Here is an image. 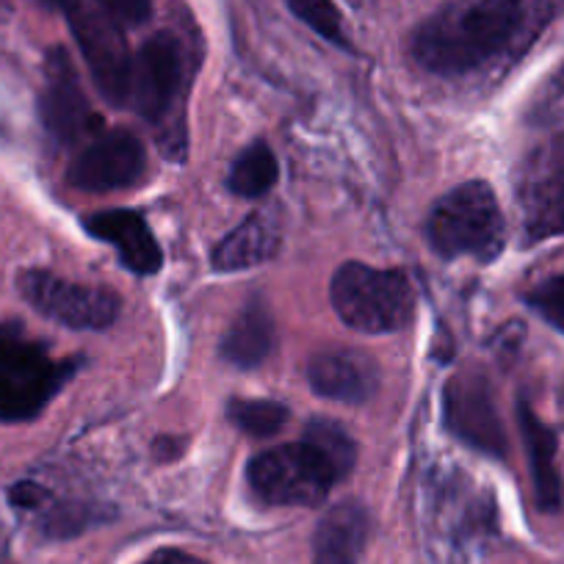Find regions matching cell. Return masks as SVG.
Listing matches in <instances>:
<instances>
[{"label": "cell", "instance_id": "11", "mask_svg": "<svg viewBox=\"0 0 564 564\" xmlns=\"http://www.w3.org/2000/svg\"><path fill=\"white\" fill-rule=\"evenodd\" d=\"M148 150L130 130H102L69 161L67 181L80 192L106 194L130 188L144 177Z\"/></svg>", "mask_w": 564, "mask_h": 564}, {"label": "cell", "instance_id": "15", "mask_svg": "<svg viewBox=\"0 0 564 564\" xmlns=\"http://www.w3.org/2000/svg\"><path fill=\"white\" fill-rule=\"evenodd\" d=\"M518 423L523 432L525 454H529L531 479H534V496L542 512H556L564 503V479L556 465L558 441L556 432L536 417L529 401H518Z\"/></svg>", "mask_w": 564, "mask_h": 564}, {"label": "cell", "instance_id": "2", "mask_svg": "<svg viewBox=\"0 0 564 564\" xmlns=\"http://www.w3.org/2000/svg\"><path fill=\"white\" fill-rule=\"evenodd\" d=\"M199 64V36L188 20L159 29L133 56L128 102L150 122L166 159L186 153V100Z\"/></svg>", "mask_w": 564, "mask_h": 564}, {"label": "cell", "instance_id": "13", "mask_svg": "<svg viewBox=\"0 0 564 564\" xmlns=\"http://www.w3.org/2000/svg\"><path fill=\"white\" fill-rule=\"evenodd\" d=\"M307 382L322 399L362 404L379 388V366L357 349H324L307 362Z\"/></svg>", "mask_w": 564, "mask_h": 564}, {"label": "cell", "instance_id": "18", "mask_svg": "<svg viewBox=\"0 0 564 564\" xmlns=\"http://www.w3.org/2000/svg\"><path fill=\"white\" fill-rule=\"evenodd\" d=\"M280 249V230L276 221L265 214H252L243 225L227 232L214 249V269L232 274V271H247L260 263H269Z\"/></svg>", "mask_w": 564, "mask_h": 564}, {"label": "cell", "instance_id": "4", "mask_svg": "<svg viewBox=\"0 0 564 564\" xmlns=\"http://www.w3.org/2000/svg\"><path fill=\"white\" fill-rule=\"evenodd\" d=\"M426 236L443 258H474L490 263L507 243V221L496 192L485 181L452 188L432 208Z\"/></svg>", "mask_w": 564, "mask_h": 564}, {"label": "cell", "instance_id": "17", "mask_svg": "<svg viewBox=\"0 0 564 564\" xmlns=\"http://www.w3.org/2000/svg\"><path fill=\"white\" fill-rule=\"evenodd\" d=\"M274 316H271L269 305H265L260 296H252V300L243 305V311L236 316V322L230 324L225 338H221L219 355L221 360L230 362V366L249 371V368H258L260 362L269 360V355L274 351Z\"/></svg>", "mask_w": 564, "mask_h": 564}, {"label": "cell", "instance_id": "5", "mask_svg": "<svg viewBox=\"0 0 564 564\" xmlns=\"http://www.w3.org/2000/svg\"><path fill=\"white\" fill-rule=\"evenodd\" d=\"M329 300L340 322L368 335L399 333L415 316V294L401 271L373 269L357 260L335 271Z\"/></svg>", "mask_w": 564, "mask_h": 564}, {"label": "cell", "instance_id": "26", "mask_svg": "<svg viewBox=\"0 0 564 564\" xmlns=\"http://www.w3.org/2000/svg\"><path fill=\"white\" fill-rule=\"evenodd\" d=\"M551 95H556V97L564 95V67L551 78Z\"/></svg>", "mask_w": 564, "mask_h": 564}, {"label": "cell", "instance_id": "9", "mask_svg": "<svg viewBox=\"0 0 564 564\" xmlns=\"http://www.w3.org/2000/svg\"><path fill=\"white\" fill-rule=\"evenodd\" d=\"M518 208L529 243L564 236V135L534 148L523 161Z\"/></svg>", "mask_w": 564, "mask_h": 564}, {"label": "cell", "instance_id": "23", "mask_svg": "<svg viewBox=\"0 0 564 564\" xmlns=\"http://www.w3.org/2000/svg\"><path fill=\"white\" fill-rule=\"evenodd\" d=\"M525 302H529L547 324H553V327L564 333V276H553V280L542 282L540 289H534L525 296Z\"/></svg>", "mask_w": 564, "mask_h": 564}, {"label": "cell", "instance_id": "1", "mask_svg": "<svg viewBox=\"0 0 564 564\" xmlns=\"http://www.w3.org/2000/svg\"><path fill=\"white\" fill-rule=\"evenodd\" d=\"M564 0H454L412 34V58L441 78H468L518 62Z\"/></svg>", "mask_w": 564, "mask_h": 564}, {"label": "cell", "instance_id": "19", "mask_svg": "<svg viewBox=\"0 0 564 564\" xmlns=\"http://www.w3.org/2000/svg\"><path fill=\"white\" fill-rule=\"evenodd\" d=\"M280 177V164H276L274 150L265 144V141H252L247 150H241L236 161L230 166V175H227V188L238 197H263L265 192H271Z\"/></svg>", "mask_w": 564, "mask_h": 564}, {"label": "cell", "instance_id": "12", "mask_svg": "<svg viewBox=\"0 0 564 564\" xmlns=\"http://www.w3.org/2000/svg\"><path fill=\"white\" fill-rule=\"evenodd\" d=\"M40 117L56 144H78L95 133L97 117L80 86L78 69L67 47H51L45 56V89L40 97Z\"/></svg>", "mask_w": 564, "mask_h": 564}, {"label": "cell", "instance_id": "14", "mask_svg": "<svg viewBox=\"0 0 564 564\" xmlns=\"http://www.w3.org/2000/svg\"><path fill=\"white\" fill-rule=\"evenodd\" d=\"M84 227L91 238L111 243L124 269H130L133 274H155L164 263L153 230L135 210H102V214L89 216Z\"/></svg>", "mask_w": 564, "mask_h": 564}, {"label": "cell", "instance_id": "25", "mask_svg": "<svg viewBox=\"0 0 564 564\" xmlns=\"http://www.w3.org/2000/svg\"><path fill=\"white\" fill-rule=\"evenodd\" d=\"M141 564H208L203 558L192 556V553L181 551V547H161V551L150 553Z\"/></svg>", "mask_w": 564, "mask_h": 564}, {"label": "cell", "instance_id": "21", "mask_svg": "<svg viewBox=\"0 0 564 564\" xmlns=\"http://www.w3.org/2000/svg\"><path fill=\"white\" fill-rule=\"evenodd\" d=\"M305 443H311V446L333 465L338 479H344V476L351 474V468H355V441H351L349 432H346L344 426H338V423L327 421V417H316V421L307 423Z\"/></svg>", "mask_w": 564, "mask_h": 564}, {"label": "cell", "instance_id": "8", "mask_svg": "<svg viewBox=\"0 0 564 564\" xmlns=\"http://www.w3.org/2000/svg\"><path fill=\"white\" fill-rule=\"evenodd\" d=\"M18 291L36 313L69 329H108L122 311L113 291L80 285L45 269L20 271Z\"/></svg>", "mask_w": 564, "mask_h": 564}, {"label": "cell", "instance_id": "3", "mask_svg": "<svg viewBox=\"0 0 564 564\" xmlns=\"http://www.w3.org/2000/svg\"><path fill=\"white\" fill-rule=\"evenodd\" d=\"M73 373L75 362L56 360L23 324H0V421L36 417Z\"/></svg>", "mask_w": 564, "mask_h": 564}, {"label": "cell", "instance_id": "27", "mask_svg": "<svg viewBox=\"0 0 564 564\" xmlns=\"http://www.w3.org/2000/svg\"><path fill=\"white\" fill-rule=\"evenodd\" d=\"M36 7H42V9H53V12H56L58 9V3H62V0H34Z\"/></svg>", "mask_w": 564, "mask_h": 564}, {"label": "cell", "instance_id": "22", "mask_svg": "<svg viewBox=\"0 0 564 564\" xmlns=\"http://www.w3.org/2000/svg\"><path fill=\"white\" fill-rule=\"evenodd\" d=\"M285 3L322 40L340 47V51H351V42L344 29V18H340L338 7H335L333 0H285Z\"/></svg>", "mask_w": 564, "mask_h": 564}, {"label": "cell", "instance_id": "24", "mask_svg": "<svg viewBox=\"0 0 564 564\" xmlns=\"http://www.w3.org/2000/svg\"><path fill=\"white\" fill-rule=\"evenodd\" d=\"M100 7L111 12L119 25L139 29L153 18V0H100Z\"/></svg>", "mask_w": 564, "mask_h": 564}, {"label": "cell", "instance_id": "6", "mask_svg": "<svg viewBox=\"0 0 564 564\" xmlns=\"http://www.w3.org/2000/svg\"><path fill=\"white\" fill-rule=\"evenodd\" d=\"M56 12L64 14L97 89L111 106H128L133 53L117 20L100 0H62Z\"/></svg>", "mask_w": 564, "mask_h": 564}, {"label": "cell", "instance_id": "20", "mask_svg": "<svg viewBox=\"0 0 564 564\" xmlns=\"http://www.w3.org/2000/svg\"><path fill=\"white\" fill-rule=\"evenodd\" d=\"M227 417L247 435L271 437L289 423V406L265 399H232L227 404Z\"/></svg>", "mask_w": 564, "mask_h": 564}, {"label": "cell", "instance_id": "16", "mask_svg": "<svg viewBox=\"0 0 564 564\" xmlns=\"http://www.w3.org/2000/svg\"><path fill=\"white\" fill-rule=\"evenodd\" d=\"M371 518L357 501L327 509L313 534V564H357L368 545Z\"/></svg>", "mask_w": 564, "mask_h": 564}, {"label": "cell", "instance_id": "10", "mask_svg": "<svg viewBox=\"0 0 564 564\" xmlns=\"http://www.w3.org/2000/svg\"><path fill=\"white\" fill-rule=\"evenodd\" d=\"M443 415L448 432L465 446L496 459L507 457V430L498 415L490 382L481 371L465 368L448 379L443 393Z\"/></svg>", "mask_w": 564, "mask_h": 564}, {"label": "cell", "instance_id": "7", "mask_svg": "<svg viewBox=\"0 0 564 564\" xmlns=\"http://www.w3.org/2000/svg\"><path fill=\"white\" fill-rule=\"evenodd\" d=\"M254 496L274 507H318L338 481L333 465L311 446L291 443L260 452L247 468Z\"/></svg>", "mask_w": 564, "mask_h": 564}]
</instances>
